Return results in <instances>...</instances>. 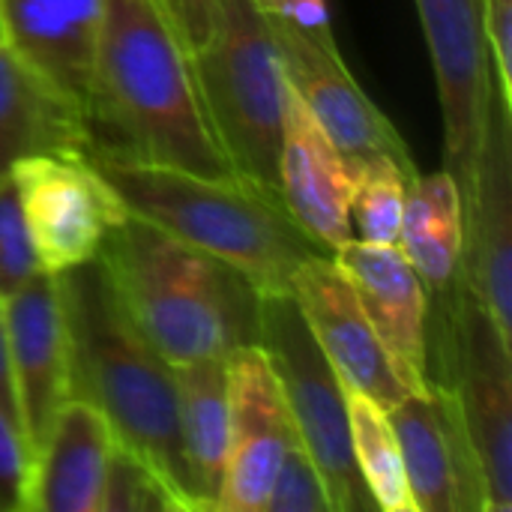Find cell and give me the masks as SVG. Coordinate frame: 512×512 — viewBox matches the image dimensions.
Masks as SVG:
<instances>
[{"mask_svg": "<svg viewBox=\"0 0 512 512\" xmlns=\"http://www.w3.org/2000/svg\"><path fill=\"white\" fill-rule=\"evenodd\" d=\"M99 512H189L162 474L114 441Z\"/></svg>", "mask_w": 512, "mask_h": 512, "instance_id": "obj_25", "label": "cell"}, {"mask_svg": "<svg viewBox=\"0 0 512 512\" xmlns=\"http://www.w3.org/2000/svg\"><path fill=\"white\" fill-rule=\"evenodd\" d=\"M336 264L354 285L366 318L384 351L396 363L411 393H429L426 384V315L429 294L399 246L348 240L333 252Z\"/></svg>", "mask_w": 512, "mask_h": 512, "instance_id": "obj_17", "label": "cell"}, {"mask_svg": "<svg viewBox=\"0 0 512 512\" xmlns=\"http://www.w3.org/2000/svg\"><path fill=\"white\" fill-rule=\"evenodd\" d=\"M36 273H42V264L27 231L18 186L9 174L0 180V303L21 291Z\"/></svg>", "mask_w": 512, "mask_h": 512, "instance_id": "obj_26", "label": "cell"}, {"mask_svg": "<svg viewBox=\"0 0 512 512\" xmlns=\"http://www.w3.org/2000/svg\"><path fill=\"white\" fill-rule=\"evenodd\" d=\"M348 420L357 471L375 507L384 512H417L402 465V450L387 411L363 393L348 390Z\"/></svg>", "mask_w": 512, "mask_h": 512, "instance_id": "obj_23", "label": "cell"}, {"mask_svg": "<svg viewBox=\"0 0 512 512\" xmlns=\"http://www.w3.org/2000/svg\"><path fill=\"white\" fill-rule=\"evenodd\" d=\"M312 339L354 393H363L384 411L411 396L396 363L384 351L360 297L333 255L306 258L288 285Z\"/></svg>", "mask_w": 512, "mask_h": 512, "instance_id": "obj_12", "label": "cell"}, {"mask_svg": "<svg viewBox=\"0 0 512 512\" xmlns=\"http://www.w3.org/2000/svg\"><path fill=\"white\" fill-rule=\"evenodd\" d=\"M30 447L18 417L0 402V512L24 510Z\"/></svg>", "mask_w": 512, "mask_h": 512, "instance_id": "obj_28", "label": "cell"}, {"mask_svg": "<svg viewBox=\"0 0 512 512\" xmlns=\"http://www.w3.org/2000/svg\"><path fill=\"white\" fill-rule=\"evenodd\" d=\"M357 171L288 84L279 153V195L294 222L327 252L354 240L351 198Z\"/></svg>", "mask_w": 512, "mask_h": 512, "instance_id": "obj_16", "label": "cell"}, {"mask_svg": "<svg viewBox=\"0 0 512 512\" xmlns=\"http://www.w3.org/2000/svg\"><path fill=\"white\" fill-rule=\"evenodd\" d=\"M114 450L108 420L81 399H66L30 456L24 510L99 512Z\"/></svg>", "mask_w": 512, "mask_h": 512, "instance_id": "obj_19", "label": "cell"}, {"mask_svg": "<svg viewBox=\"0 0 512 512\" xmlns=\"http://www.w3.org/2000/svg\"><path fill=\"white\" fill-rule=\"evenodd\" d=\"M498 96L512 108V0H480Z\"/></svg>", "mask_w": 512, "mask_h": 512, "instance_id": "obj_29", "label": "cell"}, {"mask_svg": "<svg viewBox=\"0 0 512 512\" xmlns=\"http://www.w3.org/2000/svg\"><path fill=\"white\" fill-rule=\"evenodd\" d=\"M435 66L444 114V171L468 201L486 114L498 93L480 0H414Z\"/></svg>", "mask_w": 512, "mask_h": 512, "instance_id": "obj_10", "label": "cell"}, {"mask_svg": "<svg viewBox=\"0 0 512 512\" xmlns=\"http://www.w3.org/2000/svg\"><path fill=\"white\" fill-rule=\"evenodd\" d=\"M462 279L486 306L498 333L512 342V108L492 96L465 201Z\"/></svg>", "mask_w": 512, "mask_h": 512, "instance_id": "obj_13", "label": "cell"}, {"mask_svg": "<svg viewBox=\"0 0 512 512\" xmlns=\"http://www.w3.org/2000/svg\"><path fill=\"white\" fill-rule=\"evenodd\" d=\"M81 156L114 189L126 213L237 267L261 294H282L312 255H333L246 177H201L87 141Z\"/></svg>", "mask_w": 512, "mask_h": 512, "instance_id": "obj_3", "label": "cell"}, {"mask_svg": "<svg viewBox=\"0 0 512 512\" xmlns=\"http://www.w3.org/2000/svg\"><path fill=\"white\" fill-rule=\"evenodd\" d=\"M408 177L393 159H369L357 168L354 198H351V228L357 240L396 246L405 210Z\"/></svg>", "mask_w": 512, "mask_h": 512, "instance_id": "obj_24", "label": "cell"}, {"mask_svg": "<svg viewBox=\"0 0 512 512\" xmlns=\"http://www.w3.org/2000/svg\"><path fill=\"white\" fill-rule=\"evenodd\" d=\"M228 369V456L216 510L264 512L276 471L297 438L288 402L267 351L240 345Z\"/></svg>", "mask_w": 512, "mask_h": 512, "instance_id": "obj_11", "label": "cell"}, {"mask_svg": "<svg viewBox=\"0 0 512 512\" xmlns=\"http://www.w3.org/2000/svg\"><path fill=\"white\" fill-rule=\"evenodd\" d=\"M426 384L447 390L462 414L483 477L486 512H510L512 342L498 333L462 273L444 291L429 294Z\"/></svg>", "mask_w": 512, "mask_h": 512, "instance_id": "obj_6", "label": "cell"}, {"mask_svg": "<svg viewBox=\"0 0 512 512\" xmlns=\"http://www.w3.org/2000/svg\"><path fill=\"white\" fill-rule=\"evenodd\" d=\"M258 345L270 357L297 438L327 486L333 512L378 510L354 459L348 387L312 339L291 291L261 294Z\"/></svg>", "mask_w": 512, "mask_h": 512, "instance_id": "obj_7", "label": "cell"}, {"mask_svg": "<svg viewBox=\"0 0 512 512\" xmlns=\"http://www.w3.org/2000/svg\"><path fill=\"white\" fill-rule=\"evenodd\" d=\"M465 201L447 171L420 174L405 192L399 249L426 285V294L444 291L462 270Z\"/></svg>", "mask_w": 512, "mask_h": 512, "instance_id": "obj_22", "label": "cell"}, {"mask_svg": "<svg viewBox=\"0 0 512 512\" xmlns=\"http://www.w3.org/2000/svg\"><path fill=\"white\" fill-rule=\"evenodd\" d=\"M54 276L69 333V399L90 402L114 441L153 465L195 512L174 366L129 321L96 258Z\"/></svg>", "mask_w": 512, "mask_h": 512, "instance_id": "obj_2", "label": "cell"}, {"mask_svg": "<svg viewBox=\"0 0 512 512\" xmlns=\"http://www.w3.org/2000/svg\"><path fill=\"white\" fill-rule=\"evenodd\" d=\"M207 117L234 171L279 195L285 66L258 0H219L210 39L192 54Z\"/></svg>", "mask_w": 512, "mask_h": 512, "instance_id": "obj_5", "label": "cell"}, {"mask_svg": "<svg viewBox=\"0 0 512 512\" xmlns=\"http://www.w3.org/2000/svg\"><path fill=\"white\" fill-rule=\"evenodd\" d=\"M159 3L165 6V12L171 15V21L177 24V30L183 33L186 45L195 54L216 27L219 0H159Z\"/></svg>", "mask_w": 512, "mask_h": 512, "instance_id": "obj_30", "label": "cell"}, {"mask_svg": "<svg viewBox=\"0 0 512 512\" xmlns=\"http://www.w3.org/2000/svg\"><path fill=\"white\" fill-rule=\"evenodd\" d=\"M387 417L417 512H486L480 465L447 390L411 393Z\"/></svg>", "mask_w": 512, "mask_h": 512, "instance_id": "obj_14", "label": "cell"}, {"mask_svg": "<svg viewBox=\"0 0 512 512\" xmlns=\"http://www.w3.org/2000/svg\"><path fill=\"white\" fill-rule=\"evenodd\" d=\"M0 402L18 417L15 411V393H12V372H9V351H6V321H3V303H0Z\"/></svg>", "mask_w": 512, "mask_h": 512, "instance_id": "obj_31", "label": "cell"}, {"mask_svg": "<svg viewBox=\"0 0 512 512\" xmlns=\"http://www.w3.org/2000/svg\"><path fill=\"white\" fill-rule=\"evenodd\" d=\"M264 512H333L327 486L300 441L288 447Z\"/></svg>", "mask_w": 512, "mask_h": 512, "instance_id": "obj_27", "label": "cell"}, {"mask_svg": "<svg viewBox=\"0 0 512 512\" xmlns=\"http://www.w3.org/2000/svg\"><path fill=\"white\" fill-rule=\"evenodd\" d=\"M180 390V435L195 512H213L228 456V369L225 357L174 366Z\"/></svg>", "mask_w": 512, "mask_h": 512, "instance_id": "obj_21", "label": "cell"}, {"mask_svg": "<svg viewBox=\"0 0 512 512\" xmlns=\"http://www.w3.org/2000/svg\"><path fill=\"white\" fill-rule=\"evenodd\" d=\"M99 15L102 0H0L3 42L84 117Z\"/></svg>", "mask_w": 512, "mask_h": 512, "instance_id": "obj_18", "label": "cell"}, {"mask_svg": "<svg viewBox=\"0 0 512 512\" xmlns=\"http://www.w3.org/2000/svg\"><path fill=\"white\" fill-rule=\"evenodd\" d=\"M15 411L33 450L69 399V333L54 273H36L3 303Z\"/></svg>", "mask_w": 512, "mask_h": 512, "instance_id": "obj_15", "label": "cell"}, {"mask_svg": "<svg viewBox=\"0 0 512 512\" xmlns=\"http://www.w3.org/2000/svg\"><path fill=\"white\" fill-rule=\"evenodd\" d=\"M117 303L171 363L228 357L258 342L261 291L231 264L126 216L96 255Z\"/></svg>", "mask_w": 512, "mask_h": 512, "instance_id": "obj_4", "label": "cell"}, {"mask_svg": "<svg viewBox=\"0 0 512 512\" xmlns=\"http://www.w3.org/2000/svg\"><path fill=\"white\" fill-rule=\"evenodd\" d=\"M258 6H261L264 12H279L282 0H258Z\"/></svg>", "mask_w": 512, "mask_h": 512, "instance_id": "obj_32", "label": "cell"}, {"mask_svg": "<svg viewBox=\"0 0 512 512\" xmlns=\"http://www.w3.org/2000/svg\"><path fill=\"white\" fill-rule=\"evenodd\" d=\"M0 42H3V21H0Z\"/></svg>", "mask_w": 512, "mask_h": 512, "instance_id": "obj_33", "label": "cell"}, {"mask_svg": "<svg viewBox=\"0 0 512 512\" xmlns=\"http://www.w3.org/2000/svg\"><path fill=\"white\" fill-rule=\"evenodd\" d=\"M87 141V117L0 42V180L24 156L81 153Z\"/></svg>", "mask_w": 512, "mask_h": 512, "instance_id": "obj_20", "label": "cell"}, {"mask_svg": "<svg viewBox=\"0 0 512 512\" xmlns=\"http://www.w3.org/2000/svg\"><path fill=\"white\" fill-rule=\"evenodd\" d=\"M27 231L45 273H63L99 255L102 240L129 213L81 153H33L15 162Z\"/></svg>", "mask_w": 512, "mask_h": 512, "instance_id": "obj_9", "label": "cell"}, {"mask_svg": "<svg viewBox=\"0 0 512 512\" xmlns=\"http://www.w3.org/2000/svg\"><path fill=\"white\" fill-rule=\"evenodd\" d=\"M273 36L279 42L285 78L339 153L357 171L369 159H393L408 183L420 177L408 144L390 117L360 90L351 69L339 57V48L330 36V24H297L285 15L267 12Z\"/></svg>", "mask_w": 512, "mask_h": 512, "instance_id": "obj_8", "label": "cell"}, {"mask_svg": "<svg viewBox=\"0 0 512 512\" xmlns=\"http://www.w3.org/2000/svg\"><path fill=\"white\" fill-rule=\"evenodd\" d=\"M90 141L201 177H240L207 117L192 48L159 0H102Z\"/></svg>", "mask_w": 512, "mask_h": 512, "instance_id": "obj_1", "label": "cell"}]
</instances>
